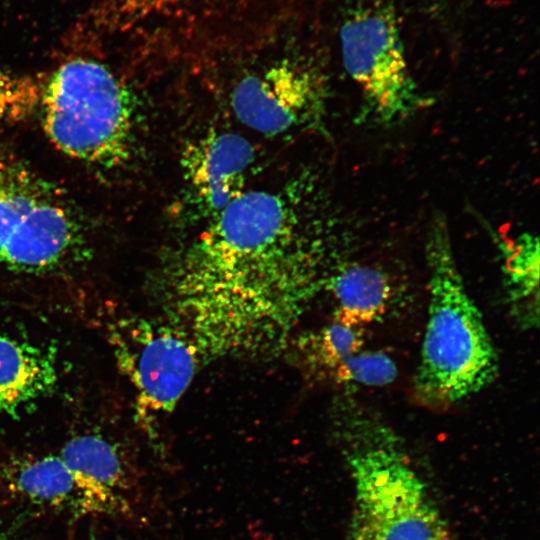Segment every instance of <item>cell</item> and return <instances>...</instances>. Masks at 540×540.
I'll use <instances>...</instances> for the list:
<instances>
[{"label":"cell","instance_id":"1","mask_svg":"<svg viewBox=\"0 0 540 540\" xmlns=\"http://www.w3.org/2000/svg\"><path fill=\"white\" fill-rule=\"evenodd\" d=\"M292 206L269 191L242 193L172 264L169 322L203 358L260 353L284 342L327 279Z\"/></svg>","mask_w":540,"mask_h":540},{"label":"cell","instance_id":"2","mask_svg":"<svg viewBox=\"0 0 540 540\" xmlns=\"http://www.w3.org/2000/svg\"><path fill=\"white\" fill-rule=\"evenodd\" d=\"M342 406L339 442L354 487L349 540H451L396 431L355 400Z\"/></svg>","mask_w":540,"mask_h":540},{"label":"cell","instance_id":"3","mask_svg":"<svg viewBox=\"0 0 540 540\" xmlns=\"http://www.w3.org/2000/svg\"><path fill=\"white\" fill-rule=\"evenodd\" d=\"M428 318L413 389L432 409L450 407L489 385L498 356L454 257L446 221L435 216L426 237Z\"/></svg>","mask_w":540,"mask_h":540},{"label":"cell","instance_id":"4","mask_svg":"<svg viewBox=\"0 0 540 540\" xmlns=\"http://www.w3.org/2000/svg\"><path fill=\"white\" fill-rule=\"evenodd\" d=\"M133 107L125 85L102 63L76 58L49 78L41 100L44 131L66 155L111 168L129 154Z\"/></svg>","mask_w":540,"mask_h":540},{"label":"cell","instance_id":"5","mask_svg":"<svg viewBox=\"0 0 540 540\" xmlns=\"http://www.w3.org/2000/svg\"><path fill=\"white\" fill-rule=\"evenodd\" d=\"M344 67L362 99L361 118L400 124L429 105L408 69L398 21L387 0H361L340 29Z\"/></svg>","mask_w":540,"mask_h":540},{"label":"cell","instance_id":"6","mask_svg":"<svg viewBox=\"0 0 540 540\" xmlns=\"http://www.w3.org/2000/svg\"><path fill=\"white\" fill-rule=\"evenodd\" d=\"M72 207L20 159L0 154V263L26 272L60 266L83 242Z\"/></svg>","mask_w":540,"mask_h":540},{"label":"cell","instance_id":"7","mask_svg":"<svg viewBox=\"0 0 540 540\" xmlns=\"http://www.w3.org/2000/svg\"><path fill=\"white\" fill-rule=\"evenodd\" d=\"M110 341L145 416L171 413L204 359L190 337L169 321L120 319L111 328Z\"/></svg>","mask_w":540,"mask_h":540},{"label":"cell","instance_id":"8","mask_svg":"<svg viewBox=\"0 0 540 540\" xmlns=\"http://www.w3.org/2000/svg\"><path fill=\"white\" fill-rule=\"evenodd\" d=\"M324 85L310 68L282 61L241 79L231 94L240 122L267 135L315 125L322 117Z\"/></svg>","mask_w":540,"mask_h":540},{"label":"cell","instance_id":"9","mask_svg":"<svg viewBox=\"0 0 540 540\" xmlns=\"http://www.w3.org/2000/svg\"><path fill=\"white\" fill-rule=\"evenodd\" d=\"M254 149L242 136L212 132L188 144L181 157L191 204L214 218L245 191Z\"/></svg>","mask_w":540,"mask_h":540},{"label":"cell","instance_id":"10","mask_svg":"<svg viewBox=\"0 0 540 540\" xmlns=\"http://www.w3.org/2000/svg\"><path fill=\"white\" fill-rule=\"evenodd\" d=\"M66 466L102 502L108 514L125 512L129 477L116 447L94 434L70 439L58 454Z\"/></svg>","mask_w":540,"mask_h":540},{"label":"cell","instance_id":"11","mask_svg":"<svg viewBox=\"0 0 540 540\" xmlns=\"http://www.w3.org/2000/svg\"><path fill=\"white\" fill-rule=\"evenodd\" d=\"M9 484L22 496L76 513H106L102 502L62 461L59 455L26 460L9 473Z\"/></svg>","mask_w":540,"mask_h":540},{"label":"cell","instance_id":"12","mask_svg":"<svg viewBox=\"0 0 540 540\" xmlns=\"http://www.w3.org/2000/svg\"><path fill=\"white\" fill-rule=\"evenodd\" d=\"M56 379L49 354L0 333V412L18 414L50 392Z\"/></svg>","mask_w":540,"mask_h":540},{"label":"cell","instance_id":"13","mask_svg":"<svg viewBox=\"0 0 540 540\" xmlns=\"http://www.w3.org/2000/svg\"><path fill=\"white\" fill-rule=\"evenodd\" d=\"M336 301V321L359 327L379 318L390 297L386 276L378 269L352 263L326 281Z\"/></svg>","mask_w":540,"mask_h":540},{"label":"cell","instance_id":"14","mask_svg":"<svg viewBox=\"0 0 540 540\" xmlns=\"http://www.w3.org/2000/svg\"><path fill=\"white\" fill-rule=\"evenodd\" d=\"M504 271L507 278L510 298L516 306L523 303L529 306L532 315L538 309L539 294V244L536 236L528 233L519 235L504 243Z\"/></svg>","mask_w":540,"mask_h":540},{"label":"cell","instance_id":"15","mask_svg":"<svg viewBox=\"0 0 540 540\" xmlns=\"http://www.w3.org/2000/svg\"><path fill=\"white\" fill-rule=\"evenodd\" d=\"M307 342V354L311 360L332 372L344 360L360 351L363 340L359 327L336 321L307 339Z\"/></svg>","mask_w":540,"mask_h":540},{"label":"cell","instance_id":"16","mask_svg":"<svg viewBox=\"0 0 540 540\" xmlns=\"http://www.w3.org/2000/svg\"><path fill=\"white\" fill-rule=\"evenodd\" d=\"M342 383L364 386H385L397 376L394 361L382 352H357L339 364L333 371Z\"/></svg>","mask_w":540,"mask_h":540}]
</instances>
